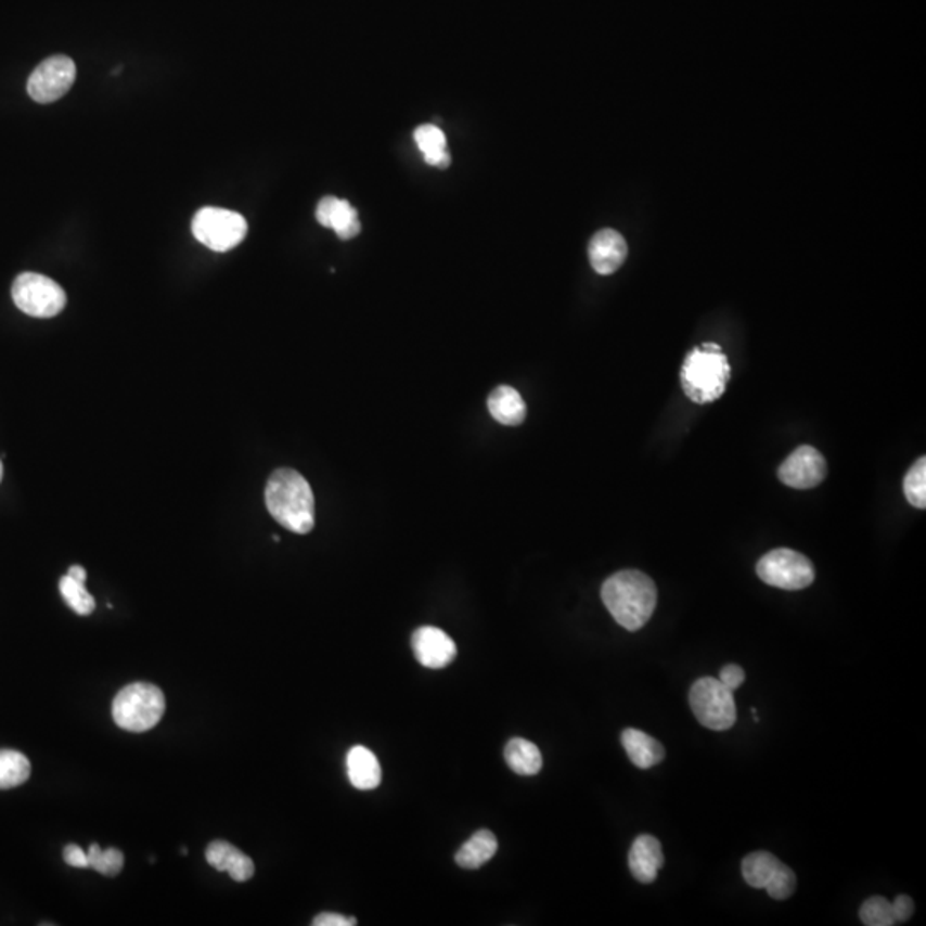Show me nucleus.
Wrapping results in <instances>:
<instances>
[{
    "mask_svg": "<svg viewBox=\"0 0 926 926\" xmlns=\"http://www.w3.org/2000/svg\"><path fill=\"white\" fill-rule=\"evenodd\" d=\"M31 763L16 750H0V789H13L28 781Z\"/></svg>",
    "mask_w": 926,
    "mask_h": 926,
    "instance_id": "5701e85b",
    "label": "nucleus"
},
{
    "mask_svg": "<svg viewBox=\"0 0 926 926\" xmlns=\"http://www.w3.org/2000/svg\"><path fill=\"white\" fill-rule=\"evenodd\" d=\"M627 242L616 230H601L589 244V259L599 275H612L618 271L627 259Z\"/></svg>",
    "mask_w": 926,
    "mask_h": 926,
    "instance_id": "f8f14e48",
    "label": "nucleus"
},
{
    "mask_svg": "<svg viewBox=\"0 0 926 926\" xmlns=\"http://www.w3.org/2000/svg\"><path fill=\"white\" fill-rule=\"evenodd\" d=\"M16 308L34 318H54L66 308V292L54 280L40 273H21L13 283Z\"/></svg>",
    "mask_w": 926,
    "mask_h": 926,
    "instance_id": "423d86ee",
    "label": "nucleus"
},
{
    "mask_svg": "<svg viewBox=\"0 0 926 926\" xmlns=\"http://www.w3.org/2000/svg\"><path fill=\"white\" fill-rule=\"evenodd\" d=\"M731 368L728 357L718 344H705L686 356L681 368V386L692 402H716L724 395L730 382Z\"/></svg>",
    "mask_w": 926,
    "mask_h": 926,
    "instance_id": "7ed1b4c3",
    "label": "nucleus"
},
{
    "mask_svg": "<svg viewBox=\"0 0 926 926\" xmlns=\"http://www.w3.org/2000/svg\"><path fill=\"white\" fill-rule=\"evenodd\" d=\"M314 926H356V918H345L338 913H323L312 919Z\"/></svg>",
    "mask_w": 926,
    "mask_h": 926,
    "instance_id": "2f4dec72",
    "label": "nucleus"
},
{
    "mask_svg": "<svg viewBox=\"0 0 926 926\" xmlns=\"http://www.w3.org/2000/svg\"><path fill=\"white\" fill-rule=\"evenodd\" d=\"M316 220L326 229L335 230V234L342 241H350L361 232V222L356 208L349 202L338 197H323L316 208Z\"/></svg>",
    "mask_w": 926,
    "mask_h": 926,
    "instance_id": "4468645a",
    "label": "nucleus"
},
{
    "mask_svg": "<svg viewBox=\"0 0 926 926\" xmlns=\"http://www.w3.org/2000/svg\"><path fill=\"white\" fill-rule=\"evenodd\" d=\"M193 235L208 249L227 253L246 239V218L230 209L209 206L200 209L194 217Z\"/></svg>",
    "mask_w": 926,
    "mask_h": 926,
    "instance_id": "0eeeda50",
    "label": "nucleus"
},
{
    "mask_svg": "<svg viewBox=\"0 0 926 926\" xmlns=\"http://www.w3.org/2000/svg\"><path fill=\"white\" fill-rule=\"evenodd\" d=\"M347 774L350 784L361 792H371L382 783V766L376 755L365 746H353L347 755Z\"/></svg>",
    "mask_w": 926,
    "mask_h": 926,
    "instance_id": "dca6fc26",
    "label": "nucleus"
},
{
    "mask_svg": "<svg viewBox=\"0 0 926 926\" xmlns=\"http://www.w3.org/2000/svg\"><path fill=\"white\" fill-rule=\"evenodd\" d=\"M498 851V840L491 831H479L456 851V865L476 870L491 861Z\"/></svg>",
    "mask_w": 926,
    "mask_h": 926,
    "instance_id": "6ab92c4d",
    "label": "nucleus"
},
{
    "mask_svg": "<svg viewBox=\"0 0 926 926\" xmlns=\"http://www.w3.org/2000/svg\"><path fill=\"white\" fill-rule=\"evenodd\" d=\"M827 476V463L813 447H799L779 467V479L789 488L812 489Z\"/></svg>",
    "mask_w": 926,
    "mask_h": 926,
    "instance_id": "9d476101",
    "label": "nucleus"
},
{
    "mask_svg": "<svg viewBox=\"0 0 926 926\" xmlns=\"http://www.w3.org/2000/svg\"><path fill=\"white\" fill-rule=\"evenodd\" d=\"M414 140L419 150L423 152L427 165L438 168L450 167L451 155L448 152L447 136L441 129L433 124H424L415 129Z\"/></svg>",
    "mask_w": 926,
    "mask_h": 926,
    "instance_id": "aec40b11",
    "label": "nucleus"
},
{
    "mask_svg": "<svg viewBox=\"0 0 926 926\" xmlns=\"http://www.w3.org/2000/svg\"><path fill=\"white\" fill-rule=\"evenodd\" d=\"M779 866H781V861L771 852H750L742 863L743 877H745L748 886L755 887V889H766Z\"/></svg>",
    "mask_w": 926,
    "mask_h": 926,
    "instance_id": "4be33fe9",
    "label": "nucleus"
},
{
    "mask_svg": "<svg viewBox=\"0 0 926 926\" xmlns=\"http://www.w3.org/2000/svg\"><path fill=\"white\" fill-rule=\"evenodd\" d=\"M59 589H61V595L66 601L67 606L79 616H88L94 612V599L90 592L87 591V587L85 583L78 582L75 578H70L69 575H64L61 578V583H59Z\"/></svg>",
    "mask_w": 926,
    "mask_h": 926,
    "instance_id": "b1692460",
    "label": "nucleus"
},
{
    "mask_svg": "<svg viewBox=\"0 0 926 926\" xmlns=\"http://www.w3.org/2000/svg\"><path fill=\"white\" fill-rule=\"evenodd\" d=\"M621 743H623L628 759L639 769H651V767L659 766L665 760L666 751L663 745L644 731L628 728L621 734Z\"/></svg>",
    "mask_w": 926,
    "mask_h": 926,
    "instance_id": "f3484780",
    "label": "nucleus"
},
{
    "mask_svg": "<svg viewBox=\"0 0 926 926\" xmlns=\"http://www.w3.org/2000/svg\"><path fill=\"white\" fill-rule=\"evenodd\" d=\"M757 574L767 586L783 591H801L815 580L812 562L803 554L786 548L767 553L757 565Z\"/></svg>",
    "mask_w": 926,
    "mask_h": 926,
    "instance_id": "6e6552de",
    "label": "nucleus"
},
{
    "mask_svg": "<svg viewBox=\"0 0 926 926\" xmlns=\"http://www.w3.org/2000/svg\"><path fill=\"white\" fill-rule=\"evenodd\" d=\"M412 651L419 665L427 669L447 668L456 657L453 639L436 627L417 628L412 635Z\"/></svg>",
    "mask_w": 926,
    "mask_h": 926,
    "instance_id": "9b49d317",
    "label": "nucleus"
},
{
    "mask_svg": "<svg viewBox=\"0 0 926 926\" xmlns=\"http://www.w3.org/2000/svg\"><path fill=\"white\" fill-rule=\"evenodd\" d=\"M719 681H721L722 685L728 686L731 692H734V690L743 685V681H745V671L736 665L724 666V668L721 669V677H719Z\"/></svg>",
    "mask_w": 926,
    "mask_h": 926,
    "instance_id": "c85d7f7f",
    "label": "nucleus"
},
{
    "mask_svg": "<svg viewBox=\"0 0 926 926\" xmlns=\"http://www.w3.org/2000/svg\"><path fill=\"white\" fill-rule=\"evenodd\" d=\"M64 860H66L67 865L75 866V869H90L88 852L79 846L67 845L64 848Z\"/></svg>",
    "mask_w": 926,
    "mask_h": 926,
    "instance_id": "7c9ffc66",
    "label": "nucleus"
},
{
    "mask_svg": "<svg viewBox=\"0 0 926 926\" xmlns=\"http://www.w3.org/2000/svg\"><path fill=\"white\" fill-rule=\"evenodd\" d=\"M88 861L90 869L102 873L105 877H115L124 869V854L120 849H102L99 845H91L88 849Z\"/></svg>",
    "mask_w": 926,
    "mask_h": 926,
    "instance_id": "393cba45",
    "label": "nucleus"
},
{
    "mask_svg": "<svg viewBox=\"0 0 926 926\" xmlns=\"http://www.w3.org/2000/svg\"><path fill=\"white\" fill-rule=\"evenodd\" d=\"M860 919L863 925L869 926H892L896 925L893 919L892 904L887 899L875 898L866 899L860 910Z\"/></svg>",
    "mask_w": 926,
    "mask_h": 926,
    "instance_id": "bb28decb",
    "label": "nucleus"
},
{
    "mask_svg": "<svg viewBox=\"0 0 926 926\" xmlns=\"http://www.w3.org/2000/svg\"><path fill=\"white\" fill-rule=\"evenodd\" d=\"M601 597L616 623L628 631H636L645 627L654 615L657 604L656 583L642 571H618L604 582Z\"/></svg>",
    "mask_w": 926,
    "mask_h": 926,
    "instance_id": "f257e3e1",
    "label": "nucleus"
},
{
    "mask_svg": "<svg viewBox=\"0 0 926 926\" xmlns=\"http://www.w3.org/2000/svg\"><path fill=\"white\" fill-rule=\"evenodd\" d=\"M489 414L503 426H520L527 415L524 398L512 386H498L488 398Z\"/></svg>",
    "mask_w": 926,
    "mask_h": 926,
    "instance_id": "a211bd4d",
    "label": "nucleus"
},
{
    "mask_svg": "<svg viewBox=\"0 0 926 926\" xmlns=\"http://www.w3.org/2000/svg\"><path fill=\"white\" fill-rule=\"evenodd\" d=\"M904 494L914 509H926V459L922 456L904 477Z\"/></svg>",
    "mask_w": 926,
    "mask_h": 926,
    "instance_id": "a878e982",
    "label": "nucleus"
},
{
    "mask_svg": "<svg viewBox=\"0 0 926 926\" xmlns=\"http://www.w3.org/2000/svg\"><path fill=\"white\" fill-rule=\"evenodd\" d=\"M504 760L515 774L536 775L542 769V755L538 745L529 739L513 738L504 748Z\"/></svg>",
    "mask_w": 926,
    "mask_h": 926,
    "instance_id": "412c9836",
    "label": "nucleus"
},
{
    "mask_svg": "<svg viewBox=\"0 0 926 926\" xmlns=\"http://www.w3.org/2000/svg\"><path fill=\"white\" fill-rule=\"evenodd\" d=\"M766 890L775 901L792 898L796 890V873L789 866L781 863L777 872L774 873V877L767 884Z\"/></svg>",
    "mask_w": 926,
    "mask_h": 926,
    "instance_id": "cd10ccee",
    "label": "nucleus"
},
{
    "mask_svg": "<svg viewBox=\"0 0 926 926\" xmlns=\"http://www.w3.org/2000/svg\"><path fill=\"white\" fill-rule=\"evenodd\" d=\"M690 707L704 728L725 731L736 722L733 692L716 678H700L690 690Z\"/></svg>",
    "mask_w": 926,
    "mask_h": 926,
    "instance_id": "39448f33",
    "label": "nucleus"
},
{
    "mask_svg": "<svg viewBox=\"0 0 926 926\" xmlns=\"http://www.w3.org/2000/svg\"><path fill=\"white\" fill-rule=\"evenodd\" d=\"M265 501L283 529L309 533L314 529V494L308 480L292 468H279L268 479Z\"/></svg>",
    "mask_w": 926,
    "mask_h": 926,
    "instance_id": "f03ea898",
    "label": "nucleus"
},
{
    "mask_svg": "<svg viewBox=\"0 0 926 926\" xmlns=\"http://www.w3.org/2000/svg\"><path fill=\"white\" fill-rule=\"evenodd\" d=\"M206 861L218 872H227L235 882H247L255 875V861L227 840H214L206 848Z\"/></svg>",
    "mask_w": 926,
    "mask_h": 926,
    "instance_id": "2eb2a0df",
    "label": "nucleus"
},
{
    "mask_svg": "<svg viewBox=\"0 0 926 926\" xmlns=\"http://www.w3.org/2000/svg\"><path fill=\"white\" fill-rule=\"evenodd\" d=\"M665 865V854L659 840L648 834L636 837L628 852V866L640 884H652Z\"/></svg>",
    "mask_w": 926,
    "mask_h": 926,
    "instance_id": "ddd939ff",
    "label": "nucleus"
},
{
    "mask_svg": "<svg viewBox=\"0 0 926 926\" xmlns=\"http://www.w3.org/2000/svg\"><path fill=\"white\" fill-rule=\"evenodd\" d=\"M165 697L152 683H132L124 686L112 704V718L120 730L144 733L155 728L164 718Z\"/></svg>",
    "mask_w": 926,
    "mask_h": 926,
    "instance_id": "20e7f679",
    "label": "nucleus"
},
{
    "mask_svg": "<svg viewBox=\"0 0 926 926\" xmlns=\"http://www.w3.org/2000/svg\"><path fill=\"white\" fill-rule=\"evenodd\" d=\"M67 575H69L70 578H75V580H78V582L87 583L88 575L87 570H85L82 566H70L69 571H67Z\"/></svg>",
    "mask_w": 926,
    "mask_h": 926,
    "instance_id": "473e14b6",
    "label": "nucleus"
},
{
    "mask_svg": "<svg viewBox=\"0 0 926 926\" xmlns=\"http://www.w3.org/2000/svg\"><path fill=\"white\" fill-rule=\"evenodd\" d=\"M4 477V467H2V462H0V480Z\"/></svg>",
    "mask_w": 926,
    "mask_h": 926,
    "instance_id": "72a5a7b5",
    "label": "nucleus"
},
{
    "mask_svg": "<svg viewBox=\"0 0 926 926\" xmlns=\"http://www.w3.org/2000/svg\"><path fill=\"white\" fill-rule=\"evenodd\" d=\"M76 64L67 55L46 59L28 79V94L37 103H54L73 88Z\"/></svg>",
    "mask_w": 926,
    "mask_h": 926,
    "instance_id": "1a4fd4ad",
    "label": "nucleus"
},
{
    "mask_svg": "<svg viewBox=\"0 0 926 926\" xmlns=\"http://www.w3.org/2000/svg\"><path fill=\"white\" fill-rule=\"evenodd\" d=\"M892 913L893 919L896 923H904L913 916L914 913V902L910 896H898L896 901L892 902Z\"/></svg>",
    "mask_w": 926,
    "mask_h": 926,
    "instance_id": "c756f323",
    "label": "nucleus"
}]
</instances>
